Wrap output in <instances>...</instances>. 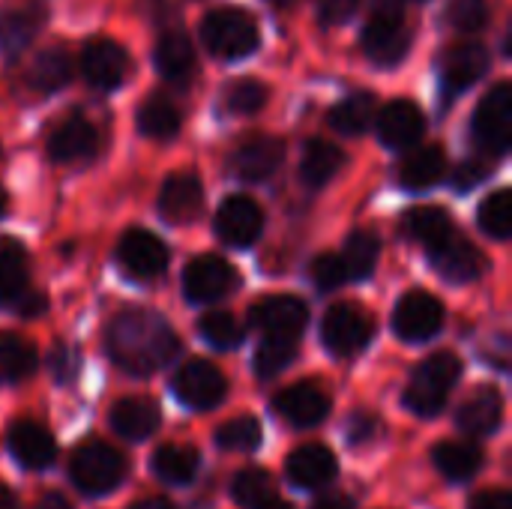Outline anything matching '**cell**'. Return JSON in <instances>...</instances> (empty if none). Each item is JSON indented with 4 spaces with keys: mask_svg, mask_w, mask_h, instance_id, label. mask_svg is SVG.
Returning <instances> with one entry per match:
<instances>
[{
    "mask_svg": "<svg viewBox=\"0 0 512 509\" xmlns=\"http://www.w3.org/2000/svg\"><path fill=\"white\" fill-rule=\"evenodd\" d=\"M111 360L129 375H153L177 354L180 342L171 324L150 309H126L114 315L105 333Z\"/></svg>",
    "mask_w": 512,
    "mask_h": 509,
    "instance_id": "obj_1",
    "label": "cell"
},
{
    "mask_svg": "<svg viewBox=\"0 0 512 509\" xmlns=\"http://www.w3.org/2000/svg\"><path fill=\"white\" fill-rule=\"evenodd\" d=\"M459 375H462V363L456 354L441 351L426 357L408 381L405 405L420 417H435L447 405V396L456 387Z\"/></svg>",
    "mask_w": 512,
    "mask_h": 509,
    "instance_id": "obj_2",
    "label": "cell"
},
{
    "mask_svg": "<svg viewBox=\"0 0 512 509\" xmlns=\"http://www.w3.org/2000/svg\"><path fill=\"white\" fill-rule=\"evenodd\" d=\"M258 21L237 6L213 9L201 21V42L213 57L222 60H240L258 48Z\"/></svg>",
    "mask_w": 512,
    "mask_h": 509,
    "instance_id": "obj_3",
    "label": "cell"
},
{
    "mask_svg": "<svg viewBox=\"0 0 512 509\" xmlns=\"http://www.w3.org/2000/svg\"><path fill=\"white\" fill-rule=\"evenodd\" d=\"M411 45V33L405 24V12L396 0H378L366 27H363V51L378 66H393L405 57Z\"/></svg>",
    "mask_w": 512,
    "mask_h": 509,
    "instance_id": "obj_4",
    "label": "cell"
},
{
    "mask_svg": "<svg viewBox=\"0 0 512 509\" xmlns=\"http://www.w3.org/2000/svg\"><path fill=\"white\" fill-rule=\"evenodd\" d=\"M69 474L84 495H105L126 477V459L120 450L102 441H90L75 450Z\"/></svg>",
    "mask_w": 512,
    "mask_h": 509,
    "instance_id": "obj_5",
    "label": "cell"
},
{
    "mask_svg": "<svg viewBox=\"0 0 512 509\" xmlns=\"http://www.w3.org/2000/svg\"><path fill=\"white\" fill-rule=\"evenodd\" d=\"M474 138L477 147L492 153V156H504L510 150L512 141V87L510 81L495 84L483 102L477 105L474 114Z\"/></svg>",
    "mask_w": 512,
    "mask_h": 509,
    "instance_id": "obj_6",
    "label": "cell"
},
{
    "mask_svg": "<svg viewBox=\"0 0 512 509\" xmlns=\"http://www.w3.org/2000/svg\"><path fill=\"white\" fill-rule=\"evenodd\" d=\"M372 333H375L372 315L363 312V309L354 306V303H339V306H333V309L324 315V324H321L324 345H327L336 357H354V354H360V351L369 345Z\"/></svg>",
    "mask_w": 512,
    "mask_h": 509,
    "instance_id": "obj_7",
    "label": "cell"
},
{
    "mask_svg": "<svg viewBox=\"0 0 512 509\" xmlns=\"http://www.w3.org/2000/svg\"><path fill=\"white\" fill-rule=\"evenodd\" d=\"M444 327V306L429 291H408L396 312H393V330L405 342H426Z\"/></svg>",
    "mask_w": 512,
    "mask_h": 509,
    "instance_id": "obj_8",
    "label": "cell"
},
{
    "mask_svg": "<svg viewBox=\"0 0 512 509\" xmlns=\"http://www.w3.org/2000/svg\"><path fill=\"white\" fill-rule=\"evenodd\" d=\"M117 261H120V267H123L126 276H132L138 282H150V279H159L165 273V267H168V249L150 231L132 228V231H126L120 237Z\"/></svg>",
    "mask_w": 512,
    "mask_h": 509,
    "instance_id": "obj_9",
    "label": "cell"
},
{
    "mask_svg": "<svg viewBox=\"0 0 512 509\" xmlns=\"http://www.w3.org/2000/svg\"><path fill=\"white\" fill-rule=\"evenodd\" d=\"M183 288L192 303H216L237 288V273L228 261L216 255H201L186 264Z\"/></svg>",
    "mask_w": 512,
    "mask_h": 509,
    "instance_id": "obj_10",
    "label": "cell"
},
{
    "mask_svg": "<svg viewBox=\"0 0 512 509\" xmlns=\"http://www.w3.org/2000/svg\"><path fill=\"white\" fill-rule=\"evenodd\" d=\"M174 390H177V396L189 408L210 411V408H216L225 399L228 381H225V375L213 363H207V360H189V363L180 366V372L174 378Z\"/></svg>",
    "mask_w": 512,
    "mask_h": 509,
    "instance_id": "obj_11",
    "label": "cell"
},
{
    "mask_svg": "<svg viewBox=\"0 0 512 509\" xmlns=\"http://www.w3.org/2000/svg\"><path fill=\"white\" fill-rule=\"evenodd\" d=\"M81 75L96 90H114L129 75V54L114 39H90L81 51Z\"/></svg>",
    "mask_w": 512,
    "mask_h": 509,
    "instance_id": "obj_12",
    "label": "cell"
},
{
    "mask_svg": "<svg viewBox=\"0 0 512 509\" xmlns=\"http://www.w3.org/2000/svg\"><path fill=\"white\" fill-rule=\"evenodd\" d=\"M429 258H432V267L450 279V282H474L483 267H486V258L483 252L462 234L450 231L444 240H438L435 246H429Z\"/></svg>",
    "mask_w": 512,
    "mask_h": 509,
    "instance_id": "obj_13",
    "label": "cell"
},
{
    "mask_svg": "<svg viewBox=\"0 0 512 509\" xmlns=\"http://www.w3.org/2000/svg\"><path fill=\"white\" fill-rule=\"evenodd\" d=\"M45 18H48V9L39 0H24V3L3 9V15H0V51L9 60L21 57L33 45V39L39 36V30L45 27Z\"/></svg>",
    "mask_w": 512,
    "mask_h": 509,
    "instance_id": "obj_14",
    "label": "cell"
},
{
    "mask_svg": "<svg viewBox=\"0 0 512 509\" xmlns=\"http://www.w3.org/2000/svg\"><path fill=\"white\" fill-rule=\"evenodd\" d=\"M261 228H264V213L249 195H231L216 210V234L222 243H228L234 249L252 246L258 240Z\"/></svg>",
    "mask_w": 512,
    "mask_h": 509,
    "instance_id": "obj_15",
    "label": "cell"
},
{
    "mask_svg": "<svg viewBox=\"0 0 512 509\" xmlns=\"http://www.w3.org/2000/svg\"><path fill=\"white\" fill-rule=\"evenodd\" d=\"M306 318H309L306 303L291 294L264 297L249 312L252 327L261 330L264 336H291V339L300 336V330L306 327Z\"/></svg>",
    "mask_w": 512,
    "mask_h": 509,
    "instance_id": "obj_16",
    "label": "cell"
},
{
    "mask_svg": "<svg viewBox=\"0 0 512 509\" xmlns=\"http://www.w3.org/2000/svg\"><path fill=\"white\" fill-rule=\"evenodd\" d=\"M156 210L171 225H189L204 210V186L195 174H171L159 192Z\"/></svg>",
    "mask_w": 512,
    "mask_h": 509,
    "instance_id": "obj_17",
    "label": "cell"
},
{
    "mask_svg": "<svg viewBox=\"0 0 512 509\" xmlns=\"http://www.w3.org/2000/svg\"><path fill=\"white\" fill-rule=\"evenodd\" d=\"M276 414L282 420H288L291 426H318L327 414H330V396L324 393V387L303 381L294 384L288 390H282L273 402Z\"/></svg>",
    "mask_w": 512,
    "mask_h": 509,
    "instance_id": "obj_18",
    "label": "cell"
},
{
    "mask_svg": "<svg viewBox=\"0 0 512 509\" xmlns=\"http://www.w3.org/2000/svg\"><path fill=\"white\" fill-rule=\"evenodd\" d=\"M282 159H285V144L279 138L255 135L234 150L231 168L240 180H267L279 171Z\"/></svg>",
    "mask_w": 512,
    "mask_h": 509,
    "instance_id": "obj_19",
    "label": "cell"
},
{
    "mask_svg": "<svg viewBox=\"0 0 512 509\" xmlns=\"http://www.w3.org/2000/svg\"><path fill=\"white\" fill-rule=\"evenodd\" d=\"M99 150V135L96 129L81 120V117H72L66 123H60L51 138H48V156L60 165H78V162H87L93 159Z\"/></svg>",
    "mask_w": 512,
    "mask_h": 509,
    "instance_id": "obj_20",
    "label": "cell"
},
{
    "mask_svg": "<svg viewBox=\"0 0 512 509\" xmlns=\"http://www.w3.org/2000/svg\"><path fill=\"white\" fill-rule=\"evenodd\" d=\"M489 69V51L477 42H462L447 48L441 60V78L450 93H459L471 84H477Z\"/></svg>",
    "mask_w": 512,
    "mask_h": 509,
    "instance_id": "obj_21",
    "label": "cell"
},
{
    "mask_svg": "<svg viewBox=\"0 0 512 509\" xmlns=\"http://www.w3.org/2000/svg\"><path fill=\"white\" fill-rule=\"evenodd\" d=\"M9 450L30 471L48 468L54 462V456H57V447H54L51 432L45 426L33 423V420H18L9 429Z\"/></svg>",
    "mask_w": 512,
    "mask_h": 509,
    "instance_id": "obj_22",
    "label": "cell"
},
{
    "mask_svg": "<svg viewBox=\"0 0 512 509\" xmlns=\"http://www.w3.org/2000/svg\"><path fill=\"white\" fill-rule=\"evenodd\" d=\"M423 129H426L423 111L408 99H396L378 114V135L387 147H396V150L411 147L420 141Z\"/></svg>",
    "mask_w": 512,
    "mask_h": 509,
    "instance_id": "obj_23",
    "label": "cell"
},
{
    "mask_svg": "<svg viewBox=\"0 0 512 509\" xmlns=\"http://www.w3.org/2000/svg\"><path fill=\"white\" fill-rule=\"evenodd\" d=\"M288 477H291L294 486L321 489V486H327L336 477V456L327 447H321V444L297 447L288 456Z\"/></svg>",
    "mask_w": 512,
    "mask_h": 509,
    "instance_id": "obj_24",
    "label": "cell"
},
{
    "mask_svg": "<svg viewBox=\"0 0 512 509\" xmlns=\"http://www.w3.org/2000/svg\"><path fill=\"white\" fill-rule=\"evenodd\" d=\"M501 417H504V399L495 387L474 390L459 408V426L468 435H492L501 426Z\"/></svg>",
    "mask_w": 512,
    "mask_h": 509,
    "instance_id": "obj_25",
    "label": "cell"
},
{
    "mask_svg": "<svg viewBox=\"0 0 512 509\" xmlns=\"http://www.w3.org/2000/svg\"><path fill=\"white\" fill-rule=\"evenodd\" d=\"M111 426L126 438V441H144L156 432L159 426V408L144 399V396H129L120 399L111 408Z\"/></svg>",
    "mask_w": 512,
    "mask_h": 509,
    "instance_id": "obj_26",
    "label": "cell"
},
{
    "mask_svg": "<svg viewBox=\"0 0 512 509\" xmlns=\"http://www.w3.org/2000/svg\"><path fill=\"white\" fill-rule=\"evenodd\" d=\"M444 174H447V156L438 144H429V147L408 153L405 162L399 165V183L411 192L432 189Z\"/></svg>",
    "mask_w": 512,
    "mask_h": 509,
    "instance_id": "obj_27",
    "label": "cell"
},
{
    "mask_svg": "<svg viewBox=\"0 0 512 509\" xmlns=\"http://www.w3.org/2000/svg\"><path fill=\"white\" fill-rule=\"evenodd\" d=\"M156 69L168 78V81H189L192 69H195V48L192 39L183 30H168L159 45H156Z\"/></svg>",
    "mask_w": 512,
    "mask_h": 509,
    "instance_id": "obj_28",
    "label": "cell"
},
{
    "mask_svg": "<svg viewBox=\"0 0 512 509\" xmlns=\"http://www.w3.org/2000/svg\"><path fill=\"white\" fill-rule=\"evenodd\" d=\"M432 459H435V468L453 483L471 480L483 465V453L471 441H444V444L435 447Z\"/></svg>",
    "mask_w": 512,
    "mask_h": 509,
    "instance_id": "obj_29",
    "label": "cell"
},
{
    "mask_svg": "<svg viewBox=\"0 0 512 509\" xmlns=\"http://www.w3.org/2000/svg\"><path fill=\"white\" fill-rule=\"evenodd\" d=\"M342 150L330 141H309L303 150V162H300V180L309 189H321L324 183H330L336 177V171L342 168Z\"/></svg>",
    "mask_w": 512,
    "mask_h": 509,
    "instance_id": "obj_30",
    "label": "cell"
},
{
    "mask_svg": "<svg viewBox=\"0 0 512 509\" xmlns=\"http://www.w3.org/2000/svg\"><path fill=\"white\" fill-rule=\"evenodd\" d=\"M138 129L153 141H168L180 132V111L165 96H147L138 108Z\"/></svg>",
    "mask_w": 512,
    "mask_h": 509,
    "instance_id": "obj_31",
    "label": "cell"
},
{
    "mask_svg": "<svg viewBox=\"0 0 512 509\" xmlns=\"http://www.w3.org/2000/svg\"><path fill=\"white\" fill-rule=\"evenodd\" d=\"M402 228L414 243H423L426 249L435 246L438 240H444L450 231H456L450 213L441 210V207H414V210H408Z\"/></svg>",
    "mask_w": 512,
    "mask_h": 509,
    "instance_id": "obj_32",
    "label": "cell"
},
{
    "mask_svg": "<svg viewBox=\"0 0 512 509\" xmlns=\"http://www.w3.org/2000/svg\"><path fill=\"white\" fill-rule=\"evenodd\" d=\"M375 120V96L354 93L330 111V126L342 135H363Z\"/></svg>",
    "mask_w": 512,
    "mask_h": 509,
    "instance_id": "obj_33",
    "label": "cell"
},
{
    "mask_svg": "<svg viewBox=\"0 0 512 509\" xmlns=\"http://www.w3.org/2000/svg\"><path fill=\"white\" fill-rule=\"evenodd\" d=\"M339 258H342V267H345L348 279H354V282L369 279L375 264H378V237L372 231H354L345 240V249H342Z\"/></svg>",
    "mask_w": 512,
    "mask_h": 509,
    "instance_id": "obj_34",
    "label": "cell"
},
{
    "mask_svg": "<svg viewBox=\"0 0 512 509\" xmlns=\"http://www.w3.org/2000/svg\"><path fill=\"white\" fill-rule=\"evenodd\" d=\"M72 75V60L66 54V48H45L36 54L33 66H30V84L42 93H54L60 90Z\"/></svg>",
    "mask_w": 512,
    "mask_h": 509,
    "instance_id": "obj_35",
    "label": "cell"
},
{
    "mask_svg": "<svg viewBox=\"0 0 512 509\" xmlns=\"http://www.w3.org/2000/svg\"><path fill=\"white\" fill-rule=\"evenodd\" d=\"M36 369V351L18 333H0V381L12 384Z\"/></svg>",
    "mask_w": 512,
    "mask_h": 509,
    "instance_id": "obj_36",
    "label": "cell"
},
{
    "mask_svg": "<svg viewBox=\"0 0 512 509\" xmlns=\"http://www.w3.org/2000/svg\"><path fill=\"white\" fill-rule=\"evenodd\" d=\"M153 471L165 480V483H189L198 471V453L192 447H177V444H165L156 450L153 456Z\"/></svg>",
    "mask_w": 512,
    "mask_h": 509,
    "instance_id": "obj_37",
    "label": "cell"
},
{
    "mask_svg": "<svg viewBox=\"0 0 512 509\" xmlns=\"http://www.w3.org/2000/svg\"><path fill=\"white\" fill-rule=\"evenodd\" d=\"M21 291H27V255L18 243L0 246V303H12Z\"/></svg>",
    "mask_w": 512,
    "mask_h": 509,
    "instance_id": "obj_38",
    "label": "cell"
},
{
    "mask_svg": "<svg viewBox=\"0 0 512 509\" xmlns=\"http://www.w3.org/2000/svg\"><path fill=\"white\" fill-rule=\"evenodd\" d=\"M234 501L246 509H261L264 504H270L276 498V486H273V477L261 468H249V471H240L234 477Z\"/></svg>",
    "mask_w": 512,
    "mask_h": 509,
    "instance_id": "obj_39",
    "label": "cell"
},
{
    "mask_svg": "<svg viewBox=\"0 0 512 509\" xmlns=\"http://www.w3.org/2000/svg\"><path fill=\"white\" fill-rule=\"evenodd\" d=\"M480 228H483L492 240H498V243L510 240V234H512L510 189H498V192H492V195L480 204Z\"/></svg>",
    "mask_w": 512,
    "mask_h": 509,
    "instance_id": "obj_40",
    "label": "cell"
},
{
    "mask_svg": "<svg viewBox=\"0 0 512 509\" xmlns=\"http://www.w3.org/2000/svg\"><path fill=\"white\" fill-rule=\"evenodd\" d=\"M297 357V339L291 336H267L255 354V372L258 378H276L285 372Z\"/></svg>",
    "mask_w": 512,
    "mask_h": 509,
    "instance_id": "obj_41",
    "label": "cell"
},
{
    "mask_svg": "<svg viewBox=\"0 0 512 509\" xmlns=\"http://www.w3.org/2000/svg\"><path fill=\"white\" fill-rule=\"evenodd\" d=\"M267 96H270L267 84H261L258 78H240V81L228 84L222 99L231 114H255L267 105Z\"/></svg>",
    "mask_w": 512,
    "mask_h": 509,
    "instance_id": "obj_42",
    "label": "cell"
},
{
    "mask_svg": "<svg viewBox=\"0 0 512 509\" xmlns=\"http://www.w3.org/2000/svg\"><path fill=\"white\" fill-rule=\"evenodd\" d=\"M216 444L231 453H252L261 444V423L255 417H237L216 432Z\"/></svg>",
    "mask_w": 512,
    "mask_h": 509,
    "instance_id": "obj_43",
    "label": "cell"
},
{
    "mask_svg": "<svg viewBox=\"0 0 512 509\" xmlns=\"http://www.w3.org/2000/svg\"><path fill=\"white\" fill-rule=\"evenodd\" d=\"M201 336L213 345V348H237L243 342V327L234 315L228 312H210L198 321Z\"/></svg>",
    "mask_w": 512,
    "mask_h": 509,
    "instance_id": "obj_44",
    "label": "cell"
},
{
    "mask_svg": "<svg viewBox=\"0 0 512 509\" xmlns=\"http://www.w3.org/2000/svg\"><path fill=\"white\" fill-rule=\"evenodd\" d=\"M489 0H450L447 24L459 33H477L489 24Z\"/></svg>",
    "mask_w": 512,
    "mask_h": 509,
    "instance_id": "obj_45",
    "label": "cell"
},
{
    "mask_svg": "<svg viewBox=\"0 0 512 509\" xmlns=\"http://www.w3.org/2000/svg\"><path fill=\"white\" fill-rule=\"evenodd\" d=\"M309 276H312V282L321 288V291H333V288H339L348 276H345V267H342V258L339 255H318L315 261H312V267H309Z\"/></svg>",
    "mask_w": 512,
    "mask_h": 509,
    "instance_id": "obj_46",
    "label": "cell"
},
{
    "mask_svg": "<svg viewBox=\"0 0 512 509\" xmlns=\"http://www.w3.org/2000/svg\"><path fill=\"white\" fill-rule=\"evenodd\" d=\"M78 366H81V357L72 345H57L54 354H51V375L60 381V384H72L75 375H78Z\"/></svg>",
    "mask_w": 512,
    "mask_h": 509,
    "instance_id": "obj_47",
    "label": "cell"
},
{
    "mask_svg": "<svg viewBox=\"0 0 512 509\" xmlns=\"http://www.w3.org/2000/svg\"><path fill=\"white\" fill-rule=\"evenodd\" d=\"M357 3L360 0H318V18L327 27L342 24V21H348L357 12Z\"/></svg>",
    "mask_w": 512,
    "mask_h": 509,
    "instance_id": "obj_48",
    "label": "cell"
},
{
    "mask_svg": "<svg viewBox=\"0 0 512 509\" xmlns=\"http://www.w3.org/2000/svg\"><path fill=\"white\" fill-rule=\"evenodd\" d=\"M375 435H378V420H375L372 414L360 411V414H354V417L348 420V441H351L354 447H363V444L375 441Z\"/></svg>",
    "mask_w": 512,
    "mask_h": 509,
    "instance_id": "obj_49",
    "label": "cell"
},
{
    "mask_svg": "<svg viewBox=\"0 0 512 509\" xmlns=\"http://www.w3.org/2000/svg\"><path fill=\"white\" fill-rule=\"evenodd\" d=\"M486 174H489L486 162H465V165H459V168H456V174H453V186H456V189H474Z\"/></svg>",
    "mask_w": 512,
    "mask_h": 509,
    "instance_id": "obj_50",
    "label": "cell"
},
{
    "mask_svg": "<svg viewBox=\"0 0 512 509\" xmlns=\"http://www.w3.org/2000/svg\"><path fill=\"white\" fill-rule=\"evenodd\" d=\"M471 509H510V495L504 489H486V492H477Z\"/></svg>",
    "mask_w": 512,
    "mask_h": 509,
    "instance_id": "obj_51",
    "label": "cell"
},
{
    "mask_svg": "<svg viewBox=\"0 0 512 509\" xmlns=\"http://www.w3.org/2000/svg\"><path fill=\"white\" fill-rule=\"evenodd\" d=\"M12 306H15L24 318H30V315H39V312L45 309V297H42V294H33V291H21V294L12 300Z\"/></svg>",
    "mask_w": 512,
    "mask_h": 509,
    "instance_id": "obj_52",
    "label": "cell"
},
{
    "mask_svg": "<svg viewBox=\"0 0 512 509\" xmlns=\"http://www.w3.org/2000/svg\"><path fill=\"white\" fill-rule=\"evenodd\" d=\"M312 509H354V501L348 495H324Z\"/></svg>",
    "mask_w": 512,
    "mask_h": 509,
    "instance_id": "obj_53",
    "label": "cell"
},
{
    "mask_svg": "<svg viewBox=\"0 0 512 509\" xmlns=\"http://www.w3.org/2000/svg\"><path fill=\"white\" fill-rule=\"evenodd\" d=\"M36 509H72V504H69L60 492H45V495L39 498Z\"/></svg>",
    "mask_w": 512,
    "mask_h": 509,
    "instance_id": "obj_54",
    "label": "cell"
},
{
    "mask_svg": "<svg viewBox=\"0 0 512 509\" xmlns=\"http://www.w3.org/2000/svg\"><path fill=\"white\" fill-rule=\"evenodd\" d=\"M129 509H174L165 498H147V501H138V504H132Z\"/></svg>",
    "mask_w": 512,
    "mask_h": 509,
    "instance_id": "obj_55",
    "label": "cell"
},
{
    "mask_svg": "<svg viewBox=\"0 0 512 509\" xmlns=\"http://www.w3.org/2000/svg\"><path fill=\"white\" fill-rule=\"evenodd\" d=\"M0 509H18V501L12 495V489H6L3 483H0Z\"/></svg>",
    "mask_w": 512,
    "mask_h": 509,
    "instance_id": "obj_56",
    "label": "cell"
},
{
    "mask_svg": "<svg viewBox=\"0 0 512 509\" xmlns=\"http://www.w3.org/2000/svg\"><path fill=\"white\" fill-rule=\"evenodd\" d=\"M261 509H291V507H288L285 501H276V498H273L270 504H264V507H261Z\"/></svg>",
    "mask_w": 512,
    "mask_h": 509,
    "instance_id": "obj_57",
    "label": "cell"
},
{
    "mask_svg": "<svg viewBox=\"0 0 512 509\" xmlns=\"http://www.w3.org/2000/svg\"><path fill=\"white\" fill-rule=\"evenodd\" d=\"M270 6H276V9H285V6H291L294 0H267Z\"/></svg>",
    "mask_w": 512,
    "mask_h": 509,
    "instance_id": "obj_58",
    "label": "cell"
},
{
    "mask_svg": "<svg viewBox=\"0 0 512 509\" xmlns=\"http://www.w3.org/2000/svg\"><path fill=\"white\" fill-rule=\"evenodd\" d=\"M3 210H6V195H3V189H0V216H3Z\"/></svg>",
    "mask_w": 512,
    "mask_h": 509,
    "instance_id": "obj_59",
    "label": "cell"
}]
</instances>
